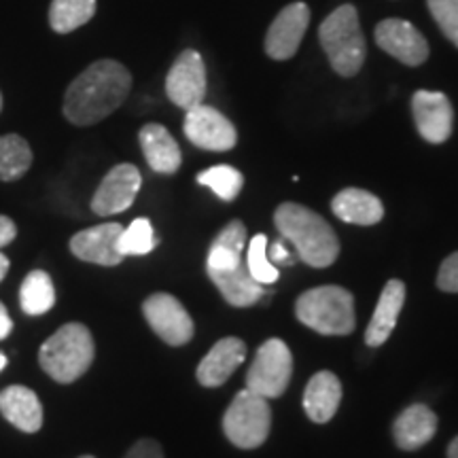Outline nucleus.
Here are the masks:
<instances>
[{
  "instance_id": "obj_18",
  "label": "nucleus",
  "mask_w": 458,
  "mask_h": 458,
  "mask_svg": "<svg viewBox=\"0 0 458 458\" xmlns=\"http://www.w3.org/2000/svg\"><path fill=\"white\" fill-rule=\"evenodd\" d=\"M0 414L24 433H37L43 427V405L37 393L28 386L4 388L0 393Z\"/></svg>"
},
{
  "instance_id": "obj_6",
  "label": "nucleus",
  "mask_w": 458,
  "mask_h": 458,
  "mask_svg": "<svg viewBox=\"0 0 458 458\" xmlns=\"http://www.w3.org/2000/svg\"><path fill=\"white\" fill-rule=\"evenodd\" d=\"M272 428V410L267 399L244 388L233 397L225 416L223 431L236 448L253 450L266 442Z\"/></svg>"
},
{
  "instance_id": "obj_41",
  "label": "nucleus",
  "mask_w": 458,
  "mask_h": 458,
  "mask_svg": "<svg viewBox=\"0 0 458 458\" xmlns=\"http://www.w3.org/2000/svg\"><path fill=\"white\" fill-rule=\"evenodd\" d=\"M81 458H94V456H81Z\"/></svg>"
},
{
  "instance_id": "obj_37",
  "label": "nucleus",
  "mask_w": 458,
  "mask_h": 458,
  "mask_svg": "<svg viewBox=\"0 0 458 458\" xmlns=\"http://www.w3.org/2000/svg\"><path fill=\"white\" fill-rule=\"evenodd\" d=\"M7 272H9V259L0 253V283H3V278L7 276Z\"/></svg>"
},
{
  "instance_id": "obj_28",
  "label": "nucleus",
  "mask_w": 458,
  "mask_h": 458,
  "mask_svg": "<svg viewBox=\"0 0 458 458\" xmlns=\"http://www.w3.org/2000/svg\"><path fill=\"white\" fill-rule=\"evenodd\" d=\"M198 182L204 187H210L213 191L225 202L238 198V193L242 191L244 176L242 172L233 168V165H213V168L199 172Z\"/></svg>"
},
{
  "instance_id": "obj_20",
  "label": "nucleus",
  "mask_w": 458,
  "mask_h": 458,
  "mask_svg": "<svg viewBox=\"0 0 458 458\" xmlns=\"http://www.w3.org/2000/svg\"><path fill=\"white\" fill-rule=\"evenodd\" d=\"M342 401V385L331 371H318L308 382L303 393V408L310 420L325 425L335 416Z\"/></svg>"
},
{
  "instance_id": "obj_21",
  "label": "nucleus",
  "mask_w": 458,
  "mask_h": 458,
  "mask_svg": "<svg viewBox=\"0 0 458 458\" xmlns=\"http://www.w3.org/2000/svg\"><path fill=\"white\" fill-rule=\"evenodd\" d=\"M437 431V416L427 405L414 403L399 414L393 425L394 442L401 450H418L427 445Z\"/></svg>"
},
{
  "instance_id": "obj_33",
  "label": "nucleus",
  "mask_w": 458,
  "mask_h": 458,
  "mask_svg": "<svg viewBox=\"0 0 458 458\" xmlns=\"http://www.w3.org/2000/svg\"><path fill=\"white\" fill-rule=\"evenodd\" d=\"M125 458H164V452L162 445L153 442V439H140V442L131 445Z\"/></svg>"
},
{
  "instance_id": "obj_17",
  "label": "nucleus",
  "mask_w": 458,
  "mask_h": 458,
  "mask_svg": "<svg viewBox=\"0 0 458 458\" xmlns=\"http://www.w3.org/2000/svg\"><path fill=\"white\" fill-rule=\"evenodd\" d=\"M148 168L159 174H174L181 168L182 156L179 142L162 123H147L139 134Z\"/></svg>"
},
{
  "instance_id": "obj_27",
  "label": "nucleus",
  "mask_w": 458,
  "mask_h": 458,
  "mask_svg": "<svg viewBox=\"0 0 458 458\" xmlns=\"http://www.w3.org/2000/svg\"><path fill=\"white\" fill-rule=\"evenodd\" d=\"M30 145L17 134L0 136V181H17L30 170Z\"/></svg>"
},
{
  "instance_id": "obj_19",
  "label": "nucleus",
  "mask_w": 458,
  "mask_h": 458,
  "mask_svg": "<svg viewBox=\"0 0 458 458\" xmlns=\"http://www.w3.org/2000/svg\"><path fill=\"white\" fill-rule=\"evenodd\" d=\"M208 276L221 291L223 300L233 308H249L263 297V284L250 276L246 259L229 270H208Z\"/></svg>"
},
{
  "instance_id": "obj_36",
  "label": "nucleus",
  "mask_w": 458,
  "mask_h": 458,
  "mask_svg": "<svg viewBox=\"0 0 458 458\" xmlns=\"http://www.w3.org/2000/svg\"><path fill=\"white\" fill-rule=\"evenodd\" d=\"M11 331H13V320H11L7 308H4V303L0 301V340H4Z\"/></svg>"
},
{
  "instance_id": "obj_22",
  "label": "nucleus",
  "mask_w": 458,
  "mask_h": 458,
  "mask_svg": "<svg viewBox=\"0 0 458 458\" xmlns=\"http://www.w3.org/2000/svg\"><path fill=\"white\" fill-rule=\"evenodd\" d=\"M405 301V284L401 280H388L385 289H382L380 300L376 303L374 317L368 331H365V342L369 346H382L388 337H391L394 325L401 314Z\"/></svg>"
},
{
  "instance_id": "obj_30",
  "label": "nucleus",
  "mask_w": 458,
  "mask_h": 458,
  "mask_svg": "<svg viewBox=\"0 0 458 458\" xmlns=\"http://www.w3.org/2000/svg\"><path fill=\"white\" fill-rule=\"evenodd\" d=\"M246 266H249L250 276L261 284H274L278 280V267L267 259V236L266 233H257L250 240L249 253H246Z\"/></svg>"
},
{
  "instance_id": "obj_38",
  "label": "nucleus",
  "mask_w": 458,
  "mask_h": 458,
  "mask_svg": "<svg viewBox=\"0 0 458 458\" xmlns=\"http://www.w3.org/2000/svg\"><path fill=\"white\" fill-rule=\"evenodd\" d=\"M448 458H458V437L454 439V442L450 444V448H448Z\"/></svg>"
},
{
  "instance_id": "obj_14",
  "label": "nucleus",
  "mask_w": 458,
  "mask_h": 458,
  "mask_svg": "<svg viewBox=\"0 0 458 458\" xmlns=\"http://www.w3.org/2000/svg\"><path fill=\"white\" fill-rule=\"evenodd\" d=\"M411 113H414L418 134L427 142L442 145L450 139L454 111H452L448 96L442 91H416L411 98Z\"/></svg>"
},
{
  "instance_id": "obj_13",
  "label": "nucleus",
  "mask_w": 458,
  "mask_h": 458,
  "mask_svg": "<svg viewBox=\"0 0 458 458\" xmlns=\"http://www.w3.org/2000/svg\"><path fill=\"white\" fill-rule=\"evenodd\" d=\"M310 26V7L306 3L286 4L267 28L266 54L272 60H291L300 49V43Z\"/></svg>"
},
{
  "instance_id": "obj_39",
  "label": "nucleus",
  "mask_w": 458,
  "mask_h": 458,
  "mask_svg": "<svg viewBox=\"0 0 458 458\" xmlns=\"http://www.w3.org/2000/svg\"><path fill=\"white\" fill-rule=\"evenodd\" d=\"M4 368H7V357H4V354L0 352V371H3Z\"/></svg>"
},
{
  "instance_id": "obj_2",
  "label": "nucleus",
  "mask_w": 458,
  "mask_h": 458,
  "mask_svg": "<svg viewBox=\"0 0 458 458\" xmlns=\"http://www.w3.org/2000/svg\"><path fill=\"white\" fill-rule=\"evenodd\" d=\"M280 236L293 242L297 255L312 267H329L340 255L334 227L318 213L295 202L280 204L274 213Z\"/></svg>"
},
{
  "instance_id": "obj_31",
  "label": "nucleus",
  "mask_w": 458,
  "mask_h": 458,
  "mask_svg": "<svg viewBox=\"0 0 458 458\" xmlns=\"http://www.w3.org/2000/svg\"><path fill=\"white\" fill-rule=\"evenodd\" d=\"M427 7L439 30L458 47V0H427Z\"/></svg>"
},
{
  "instance_id": "obj_24",
  "label": "nucleus",
  "mask_w": 458,
  "mask_h": 458,
  "mask_svg": "<svg viewBox=\"0 0 458 458\" xmlns=\"http://www.w3.org/2000/svg\"><path fill=\"white\" fill-rule=\"evenodd\" d=\"M246 249V227L242 221H229L221 229L219 236L210 244L208 257H206V272L208 270H229L244 261Z\"/></svg>"
},
{
  "instance_id": "obj_3",
  "label": "nucleus",
  "mask_w": 458,
  "mask_h": 458,
  "mask_svg": "<svg viewBox=\"0 0 458 458\" xmlns=\"http://www.w3.org/2000/svg\"><path fill=\"white\" fill-rule=\"evenodd\" d=\"M96 348L89 329L81 323L62 325L38 351V363L51 380L71 385L89 369Z\"/></svg>"
},
{
  "instance_id": "obj_29",
  "label": "nucleus",
  "mask_w": 458,
  "mask_h": 458,
  "mask_svg": "<svg viewBox=\"0 0 458 458\" xmlns=\"http://www.w3.org/2000/svg\"><path fill=\"white\" fill-rule=\"evenodd\" d=\"M157 240L153 233L151 221L145 219H134L128 227H123L122 236H119V253L123 257L130 255H148L156 249Z\"/></svg>"
},
{
  "instance_id": "obj_10",
  "label": "nucleus",
  "mask_w": 458,
  "mask_h": 458,
  "mask_svg": "<svg viewBox=\"0 0 458 458\" xmlns=\"http://www.w3.org/2000/svg\"><path fill=\"white\" fill-rule=\"evenodd\" d=\"M165 94L179 108L202 105L206 98V66L198 51L187 49L176 57L168 77H165Z\"/></svg>"
},
{
  "instance_id": "obj_7",
  "label": "nucleus",
  "mask_w": 458,
  "mask_h": 458,
  "mask_svg": "<svg viewBox=\"0 0 458 458\" xmlns=\"http://www.w3.org/2000/svg\"><path fill=\"white\" fill-rule=\"evenodd\" d=\"M293 374V357L283 340L263 342L246 374V388L266 399H276L289 386Z\"/></svg>"
},
{
  "instance_id": "obj_25",
  "label": "nucleus",
  "mask_w": 458,
  "mask_h": 458,
  "mask_svg": "<svg viewBox=\"0 0 458 458\" xmlns=\"http://www.w3.org/2000/svg\"><path fill=\"white\" fill-rule=\"evenodd\" d=\"M20 303L28 317H38L54 308L55 289L47 272L34 270L28 274L20 289Z\"/></svg>"
},
{
  "instance_id": "obj_12",
  "label": "nucleus",
  "mask_w": 458,
  "mask_h": 458,
  "mask_svg": "<svg viewBox=\"0 0 458 458\" xmlns=\"http://www.w3.org/2000/svg\"><path fill=\"white\" fill-rule=\"evenodd\" d=\"M376 43L405 66H420L428 57V43L420 30L399 17H388L376 26Z\"/></svg>"
},
{
  "instance_id": "obj_26",
  "label": "nucleus",
  "mask_w": 458,
  "mask_h": 458,
  "mask_svg": "<svg viewBox=\"0 0 458 458\" xmlns=\"http://www.w3.org/2000/svg\"><path fill=\"white\" fill-rule=\"evenodd\" d=\"M96 13V0H54L49 7V26L57 34H68L88 24Z\"/></svg>"
},
{
  "instance_id": "obj_4",
  "label": "nucleus",
  "mask_w": 458,
  "mask_h": 458,
  "mask_svg": "<svg viewBox=\"0 0 458 458\" xmlns=\"http://www.w3.org/2000/svg\"><path fill=\"white\" fill-rule=\"evenodd\" d=\"M318 38L327 54L331 68L340 77H354L368 55L359 13L354 4H342L318 28Z\"/></svg>"
},
{
  "instance_id": "obj_11",
  "label": "nucleus",
  "mask_w": 458,
  "mask_h": 458,
  "mask_svg": "<svg viewBox=\"0 0 458 458\" xmlns=\"http://www.w3.org/2000/svg\"><path fill=\"white\" fill-rule=\"evenodd\" d=\"M142 185V176L136 165L119 164L108 170L100 187L91 198V210L98 216H111L128 210L134 204Z\"/></svg>"
},
{
  "instance_id": "obj_32",
  "label": "nucleus",
  "mask_w": 458,
  "mask_h": 458,
  "mask_svg": "<svg viewBox=\"0 0 458 458\" xmlns=\"http://www.w3.org/2000/svg\"><path fill=\"white\" fill-rule=\"evenodd\" d=\"M437 286L445 293H458V253L444 259L437 274Z\"/></svg>"
},
{
  "instance_id": "obj_9",
  "label": "nucleus",
  "mask_w": 458,
  "mask_h": 458,
  "mask_svg": "<svg viewBox=\"0 0 458 458\" xmlns=\"http://www.w3.org/2000/svg\"><path fill=\"white\" fill-rule=\"evenodd\" d=\"M148 327L170 346H182L193 337V320L185 306L170 293H153L142 303Z\"/></svg>"
},
{
  "instance_id": "obj_35",
  "label": "nucleus",
  "mask_w": 458,
  "mask_h": 458,
  "mask_svg": "<svg viewBox=\"0 0 458 458\" xmlns=\"http://www.w3.org/2000/svg\"><path fill=\"white\" fill-rule=\"evenodd\" d=\"M267 259L276 261V263H283V266H289V263H291V255H289V250L284 249L283 242H276V244L272 246L270 253H267Z\"/></svg>"
},
{
  "instance_id": "obj_23",
  "label": "nucleus",
  "mask_w": 458,
  "mask_h": 458,
  "mask_svg": "<svg viewBox=\"0 0 458 458\" xmlns=\"http://www.w3.org/2000/svg\"><path fill=\"white\" fill-rule=\"evenodd\" d=\"M331 210L337 219L352 225H376L385 216V206L380 198L365 189H342L331 202Z\"/></svg>"
},
{
  "instance_id": "obj_16",
  "label": "nucleus",
  "mask_w": 458,
  "mask_h": 458,
  "mask_svg": "<svg viewBox=\"0 0 458 458\" xmlns=\"http://www.w3.org/2000/svg\"><path fill=\"white\" fill-rule=\"evenodd\" d=\"M246 359V344L238 337H223L213 346L198 365V382L202 386L215 388L225 385L229 376L236 371Z\"/></svg>"
},
{
  "instance_id": "obj_15",
  "label": "nucleus",
  "mask_w": 458,
  "mask_h": 458,
  "mask_svg": "<svg viewBox=\"0 0 458 458\" xmlns=\"http://www.w3.org/2000/svg\"><path fill=\"white\" fill-rule=\"evenodd\" d=\"M122 223H102L83 232L74 233L71 240V250L77 259L96 263V266H119L123 255L119 253V236H122Z\"/></svg>"
},
{
  "instance_id": "obj_34",
  "label": "nucleus",
  "mask_w": 458,
  "mask_h": 458,
  "mask_svg": "<svg viewBox=\"0 0 458 458\" xmlns=\"http://www.w3.org/2000/svg\"><path fill=\"white\" fill-rule=\"evenodd\" d=\"M15 236H17V225H15V223L11 221L9 216L0 215V249L13 242Z\"/></svg>"
},
{
  "instance_id": "obj_40",
  "label": "nucleus",
  "mask_w": 458,
  "mask_h": 458,
  "mask_svg": "<svg viewBox=\"0 0 458 458\" xmlns=\"http://www.w3.org/2000/svg\"><path fill=\"white\" fill-rule=\"evenodd\" d=\"M0 111H3V96H0Z\"/></svg>"
},
{
  "instance_id": "obj_5",
  "label": "nucleus",
  "mask_w": 458,
  "mask_h": 458,
  "mask_svg": "<svg viewBox=\"0 0 458 458\" xmlns=\"http://www.w3.org/2000/svg\"><path fill=\"white\" fill-rule=\"evenodd\" d=\"M295 314L306 327L323 335H348L354 331V297L342 286H317L300 295Z\"/></svg>"
},
{
  "instance_id": "obj_1",
  "label": "nucleus",
  "mask_w": 458,
  "mask_h": 458,
  "mask_svg": "<svg viewBox=\"0 0 458 458\" xmlns=\"http://www.w3.org/2000/svg\"><path fill=\"white\" fill-rule=\"evenodd\" d=\"M131 89L128 68L114 60H98L85 68L64 94V117L74 125H94L117 111Z\"/></svg>"
},
{
  "instance_id": "obj_8",
  "label": "nucleus",
  "mask_w": 458,
  "mask_h": 458,
  "mask_svg": "<svg viewBox=\"0 0 458 458\" xmlns=\"http://www.w3.org/2000/svg\"><path fill=\"white\" fill-rule=\"evenodd\" d=\"M182 130H185L189 142L198 148H204V151L223 153L236 147L238 142V131L233 128V123L229 122L225 114L204 105V102L189 108Z\"/></svg>"
}]
</instances>
